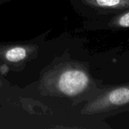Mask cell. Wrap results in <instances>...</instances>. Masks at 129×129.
Returning a JSON list of instances; mask_svg holds the SVG:
<instances>
[{"instance_id": "cell-1", "label": "cell", "mask_w": 129, "mask_h": 129, "mask_svg": "<svg viewBox=\"0 0 129 129\" xmlns=\"http://www.w3.org/2000/svg\"><path fill=\"white\" fill-rule=\"evenodd\" d=\"M90 73L88 65L69 58L48 66L39 79L41 94L69 99L74 103L88 101L104 88Z\"/></svg>"}, {"instance_id": "cell-2", "label": "cell", "mask_w": 129, "mask_h": 129, "mask_svg": "<svg viewBox=\"0 0 129 129\" xmlns=\"http://www.w3.org/2000/svg\"><path fill=\"white\" fill-rule=\"evenodd\" d=\"M129 110V83L104 86L81 110L85 116L108 117Z\"/></svg>"}, {"instance_id": "cell-3", "label": "cell", "mask_w": 129, "mask_h": 129, "mask_svg": "<svg viewBox=\"0 0 129 129\" xmlns=\"http://www.w3.org/2000/svg\"><path fill=\"white\" fill-rule=\"evenodd\" d=\"M74 11L86 19H100L129 9V0H69Z\"/></svg>"}, {"instance_id": "cell-4", "label": "cell", "mask_w": 129, "mask_h": 129, "mask_svg": "<svg viewBox=\"0 0 129 129\" xmlns=\"http://www.w3.org/2000/svg\"><path fill=\"white\" fill-rule=\"evenodd\" d=\"M39 44L33 41L0 45V67L7 65L11 70L20 68L37 55Z\"/></svg>"}, {"instance_id": "cell-5", "label": "cell", "mask_w": 129, "mask_h": 129, "mask_svg": "<svg viewBox=\"0 0 129 129\" xmlns=\"http://www.w3.org/2000/svg\"><path fill=\"white\" fill-rule=\"evenodd\" d=\"M129 27V9L100 19H91L82 22V29L97 30H125Z\"/></svg>"}, {"instance_id": "cell-6", "label": "cell", "mask_w": 129, "mask_h": 129, "mask_svg": "<svg viewBox=\"0 0 129 129\" xmlns=\"http://www.w3.org/2000/svg\"><path fill=\"white\" fill-rule=\"evenodd\" d=\"M11 1H13V0H0V5L4 4V3L9 2H11Z\"/></svg>"}, {"instance_id": "cell-7", "label": "cell", "mask_w": 129, "mask_h": 129, "mask_svg": "<svg viewBox=\"0 0 129 129\" xmlns=\"http://www.w3.org/2000/svg\"><path fill=\"white\" fill-rule=\"evenodd\" d=\"M3 80L0 78V88H2V87H3V82H2Z\"/></svg>"}]
</instances>
